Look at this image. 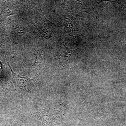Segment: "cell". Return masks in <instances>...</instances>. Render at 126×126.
I'll use <instances>...</instances> for the list:
<instances>
[{"mask_svg": "<svg viewBox=\"0 0 126 126\" xmlns=\"http://www.w3.org/2000/svg\"><path fill=\"white\" fill-rule=\"evenodd\" d=\"M7 63L11 70L14 84L20 89L25 90H30L35 83L34 79H31L27 77H21L16 74L12 70L9 62H7Z\"/></svg>", "mask_w": 126, "mask_h": 126, "instance_id": "6da1fadb", "label": "cell"}, {"mask_svg": "<svg viewBox=\"0 0 126 126\" xmlns=\"http://www.w3.org/2000/svg\"><path fill=\"white\" fill-rule=\"evenodd\" d=\"M16 14V13L15 12L6 9V7H4L0 15V21H3L9 16L13 15Z\"/></svg>", "mask_w": 126, "mask_h": 126, "instance_id": "7a4b0ae2", "label": "cell"}]
</instances>
